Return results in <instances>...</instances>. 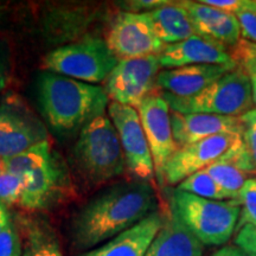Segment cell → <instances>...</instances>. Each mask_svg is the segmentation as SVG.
<instances>
[{
  "instance_id": "cell-1",
  "label": "cell",
  "mask_w": 256,
  "mask_h": 256,
  "mask_svg": "<svg viewBox=\"0 0 256 256\" xmlns=\"http://www.w3.org/2000/svg\"><path fill=\"white\" fill-rule=\"evenodd\" d=\"M156 209V192L148 183L115 184L92 198L75 216L74 246L80 250L98 247L142 222Z\"/></svg>"
},
{
  "instance_id": "cell-2",
  "label": "cell",
  "mask_w": 256,
  "mask_h": 256,
  "mask_svg": "<svg viewBox=\"0 0 256 256\" xmlns=\"http://www.w3.org/2000/svg\"><path fill=\"white\" fill-rule=\"evenodd\" d=\"M36 92L46 124L63 136L82 130L110 106L104 88L51 72L38 75Z\"/></svg>"
},
{
  "instance_id": "cell-3",
  "label": "cell",
  "mask_w": 256,
  "mask_h": 256,
  "mask_svg": "<svg viewBox=\"0 0 256 256\" xmlns=\"http://www.w3.org/2000/svg\"><path fill=\"white\" fill-rule=\"evenodd\" d=\"M72 158L80 174L92 184H102L124 174L122 146L107 115L95 118L80 130Z\"/></svg>"
},
{
  "instance_id": "cell-4",
  "label": "cell",
  "mask_w": 256,
  "mask_h": 256,
  "mask_svg": "<svg viewBox=\"0 0 256 256\" xmlns=\"http://www.w3.org/2000/svg\"><path fill=\"white\" fill-rule=\"evenodd\" d=\"M186 228L206 246H222L236 232L241 206L235 200H211L176 188L171 204Z\"/></svg>"
},
{
  "instance_id": "cell-5",
  "label": "cell",
  "mask_w": 256,
  "mask_h": 256,
  "mask_svg": "<svg viewBox=\"0 0 256 256\" xmlns=\"http://www.w3.org/2000/svg\"><path fill=\"white\" fill-rule=\"evenodd\" d=\"M172 112L182 114L203 113L241 118L255 108L247 76L234 69L192 98H177L162 92Z\"/></svg>"
},
{
  "instance_id": "cell-6",
  "label": "cell",
  "mask_w": 256,
  "mask_h": 256,
  "mask_svg": "<svg viewBox=\"0 0 256 256\" xmlns=\"http://www.w3.org/2000/svg\"><path fill=\"white\" fill-rule=\"evenodd\" d=\"M118 62L104 40L87 37L51 51L44 58V66L51 72L92 84L104 82Z\"/></svg>"
},
{
  "instance_id": "cell-7",
  "label": "cell",
  "mask_w": 256,
  "mask_h": 256,
  "mask_svg": "<svg viewBox=\"0 0 256 256\" xmlns=\"http://www.w3.org/2000/svg\"><path fill=\"white\" fill-rule=\"evenodd\" d=\"M160 68L156 55L119 60L104 81V90L113 102L138 110L156 87Z\"/></svg>"
},
{
  "instance_id": "cell-8",
  "label": "cell",
  "mask_w": 256,
  "mask_h": 256,
  "mask_svg": "<svg viewBox=\"0 0 256 256\" xmlns=\"http://www.w3.org/2000/svg\"><path fill=\"white\" fill-rule=\"evenodd\" d=\"M106 43L118 60L159 56L165 48L146 12L120 14L108 31Z\"/></svg>"
},
{
  "instance_id": "cell-9",
  "label": "cell",
  "mask_w": 256,
  "mask_h": 256,
  "mask_svg": "<svg viewBox=\"0 0 256 256\" xmlns=\"http://www.w3.org/2000/svg\"><path fill=\"white\" fill-rule=\"evenodd\" d=\"M108 114L119 134L126 168L142 182L151 180L156 174L154 162L138 110L112 101Z\"/></svg>"
},
{
  "instance_id": "cell-10",
  "label": "cell",
  "mask_w": 256,
  "mask_h": 256,
  "mask_svg": "<svg viewBox=\"0 0 256 256\" xmlns=\"http://www.w3.org/2000/svg\"><path fill=\"white\" fill-rule=\"evenodd\" d=\"M138 113L152 153L156 177L164 185L166 164L178 150L172 132L171 110L164 96L152 92L139 106Z\"/></svg>"
},
{
  "instance_id": "cell-11",
  "label": "cell",
  "mask_w": 256,
  "mask_h": 256,
  "mask_svg": "<svg viewBox=\"0 0 256 256\" xmlns=\"http://www.w3.org/2000/svg\"><path fill=\"white\" fill-rule=\"evenodd\" d=\"M48 140L44 124L19 100L0 104V160L26 151Z\"/></svg>"
},
{
  "instance_id": "cell-12",
  "label": "cell",
  "mask_w": 256,
  "mask_h": 256,
  "mask_svg": "<svg viewBox=\"0 0 256 256\" xmlns=\"http://www.w3.org/2000/svg\"><path fill=\"white\" fill-rule=\"evenodd\" d=\"M241 138V136L222 134L179 147L166 164L164 184H180L190 176L218 162Z\"/></svg>"
},
{
  "instance_id": "cell-13",
  "label": "cell",
  "mask_w": 256,
  "mask_h": 256,
  "mask_svg": "<svg viewBox=\"0 0 256 256\" xmlns=\"http://www.w3.org/2000/svg\"><path fill=\"white\" fill-rule=\"evenodd\" d=\"M162 68L176 69L197 64H215L236 68L230 51L218 42L194 34L176 44L165 46L159 55Z\"/></svg>"
},
{
  "instance_id": "cell-14",
  "label": "cell",
  "mask_w": 256,
  "mask_h": 256,
  "mask_svg": "<svg viewBox=\"0 0 256 256\" xmlns=\"http://www.w3.org/2000/svg\"><path fill=\"white\" fill-rule=\"evenodd\" d=\"M171 124L174 142L178 148L200 142L206 138L222 136V134L242 136L243 132L240 118L222 116L215 114H182L172 112Z\"/></svg>"
},
{
  "instance_id": "cell-15",
  "label": "cell",
  "mask_w": 256,
  "mask_h": 256,
  "mask_svg": "<svg viewBox=\"0 0 256 256\" xmlns=\"http://www.w3.org/2000/svg\"><path fill=\"white\" fill-rule=\"evenodd\" d=\"M236 68L215 64H197L176 69H165L158 74L156 87L177 98H192Z\"/></svg>"
},
{
  "instance_id": "cell-16",
  "label": "cell",
  "mask_w": 256,
  "mask_h": 256,
  "mask_svg": "<svg viewBox=\"0 0 256 256\" xmlns=\"http://www.w3.org/2000/svg\"><path fill=\"white\" fill-rule=\"evenodd\" d=\"M164 220L165 217L154 211L132 228L80 256H145Z\"/></svg>"
},
{
  "instance_id": "cell-17",
  "label": "cell",
  "mask_w": 256,
  "mask_h": 256,
  "mask_svg": "<svg viewBox=\"0 0 256 256\" xmlns=\"http://www.w3.org/2000/svg\"><path fill=\"white\" fill-rule=\"evenodd\" d=\"M186 8L198 36L210 38L226 48H232L241 40V28L238 18L200 2H180Z\"/></svg>"
},
{
  "instance_id": "cell-18",
  "label": "cell",
  "mask_w": 256,
  "mask_h": 256,
  "mask_svg": "<svg viewBox=\"0 0 256 256\" xmlns=\"http://www.w3.org/2000/svg\"><path fill=\"white\" fill-rule=\"evenodd\" d=\"M25 178L26 186L19 204L30 211L42 210L57 200L66 180V171L60 158L54 156L50 162Z\"/></svg>"
},
{
  "instance_id": "cell-19",
  "label": "cell",
  "mask_w": 256,
  "mask_h": 256,
  "mask_svg": "<svg viewBox=\"0 0 256 256\" xmlns=\"http://www.w3.org/2000/svg\"><path fill=\"white\" fill-rule=\"evenodd\" d=\"M203 244L170 206L162 229L145 256H202Z\"/></svg>"
},
{
  "instance_id": "cell-20",
  "label": "cell",
  "mask_w": 256,
  "mask_h": 256,
  "mask_svg": "<svg viewBox=\"0 0 256 256\" xmlns=\"http://www.w3.org/2000/svg\"><path fill=\"white\" fill-rule=\"evenodd\" d=\"M146 14L151 19L156 37L165 46L179 43L197 34L190 16L180 2H168V4Z\"/></svg>"
},
{
  "instance_id": "cell-21",
  "label": "cell",
  "mask_w": 256,
  "mask_h": 256,
  "mask_svg": "<svg viewBox=\"0 0 256 256\" xmlns=\"http://www.w3.org/2000/svg\"><path fill=\"white\" fill-rule=\"evenodd\" d=\"M51 144L49 140H44L37 145L32 146L26 151L8 159L0 160V168L12 174L26 177L36 170L46 166L52 159Z\"/></svg>"
},
{
  "instance_id": "cell-22",
  "label": "cell",
  "mask_w": 256,
  "mask_h": 256,
  "mask_svg": "<svg viewBox=\"0 0 256 256\" xmlns=\"http://www.w3.org/2000/svg\"><path fill=\"white\" fill-rule=\"evenodd\" d=\"M22 256H63L58 240L49 224L40 220L28 224L26 242Z\"/></svg>"
},
{
  "instance_id": "cell-23",
  "label": "cell",
  "mask_w": 256,
  "mask_h": 256,
  "mask_svg": "<svg viewBox=\"0 0 256 256\" xmlns=\"http://www.w3.org/2000/svg\"><path fill=\"white\" fill-rule=\"evenodd\" d=\"M204 171L210 176L226 194H230L232 200L238 197L240 191L244 186L246 182L249 179V174L240 170L235 164L229 160L224 159L223 156L218 162H214Z\"/></svg>"
},
{
  "instance_id": "cell-24",
  "label": "cell",
  "mask_w": 256,
  "mask_h": 256,
  "mask_svg": "<svg viewBox=\"0 0 256 256\" xmlns=\"http://www.w3.org/2000/svg\"><path fill=\"white\" fill-rule=\"evenodd\" d=\"M178 190L194 194V196L206 198L211 200H232L229 194H226L218 184L206 174L204 170L185 179L178 185Z\"/></svg>"
},
{
  "instance_id": "cell-25",
  "label": "cell",
  "mask_w": 256,
  "mask_h": 256,
  "mask_svg": "<svg viewBox=\"0 0 256 256\" xmlns=\"http://www.w3.org/2000/svg\"><path fill=\"white\" fill-rule=\"evenodd\" d=\"M229 51L236 68L247 76L252 89V102L256 107V43L241 38V40L235 46L230 48Z\"/></svg>"
},
{
  "instance_id": "cell-26",
  "label": "cell",
  "mask_w": 256,
  "mask_h": 256,
  "mask_svg": "<svg viewBox=\"0 0 256 256\" xmlns=\"http://www.w3.org/2000/svg\"><path fill=\"white\" fill-rule=\"evenodd\" d=\"M241 206L240 218L236 226V232L244 226H256V179L249 178L244 186L240 191L238 197L235 200Z\"/></svg>"
},
{
  "instance_id": "cell-27",
  "label": "cell",
  "mask_w": 256,
  "mask_h": 256,
  "mask_svg": "<svg viewBox=\"0 0 256 256\" xmlns=\"http://www.w3.org/2000/svg\"><path fill=\"white\" fill-rule=\"evenodd\" d=\"M26 186V178L0 168V202L5 206L19 203Z\"/></svg>"
},
{
  "instance_id": "cell-28",
  "label": "cell",
  "mask_w": 256,
  "mask_h": 256,
  "mask_svg": "<svg viewBox=\"0 0 256 256\" xmlns=\"http://www.w3.org/2000/svg\"><path fill=\"white\" fill-rule=\"evenodd\" d=\"M242 40L256 43V0H244L236 12Z\"/></svg>"
},
{
  "instance_id": "cell-29",
  "label": "cell",
  "mask_w": 256,
  "mask_h": 256,
  "mask_svg": "<svg viewBox=\"0 0 256 256\" xmlns=\"http://www.w3.org/2000/svg\"><path fill=\"white\" fill-rule=\"evenodd\" d=\"M20 236L14 220L8 224V226L0 234V256H22Z\"/></svg>"
},
{
  "instance_id": "cell-30",
  "label": "cell",
  "mask_w": 256,
  "mask_h": 256,
  "mask_svg": "<svg viewBox=\"0 0 256 256\" xmlns=\"http://www.w3.org/2000/svg\"><path fill=\"white\" fill-rule=\"evenodd\" d=\"M242 142L256 168V108L242 115Z\"/></svg>"
},
{
  "instance_id": "cell-31",
  "label": "cell",
  "mask_w": 256,
  "mask_h": 256,
  "mask_svg": "<svg viewBox=\"0 0 256 256\" xmlns=\"http://www.w3.org/2000/svg\"><path fill=\"white\" fill-rule=\"evenodd\" d=\"M235 243L250 256H256V226H244L238 232Z\"/></svg>"
},
{
  "instance_id": "cell-32",
  "label": "cell",
  "mask_w": 256,
  "mask_h": 256,
  "mask_svg": "<svg viewBox=\"0 0 256 256\" xmlns=\"http://www.w3.org/2000/svg\"><path fill=\"white\" fill-rule=\"evenodd\" d=\"M244 0H202L200 2L229 14H236Z\"/></svg>"
},
{
  "instance_id": "cell-33",
  "label": "cell",
  "mask_w": 256,
  "mask_h": 256,
  "mask_svg": "<svg viewBox=\"0 0 256 256\" xmlns=\"http://www.w3.org/2000/svg\"><path fill=\"white\" fill-rule=\"evenodd\" d=\"M126 4L128 8L132 10V12L140 11V10H150V11H153V10L159 8L162 6L168 4V2H162V0H139V2H126Z\"/></svg>"
},
{
  "instance_id": "cell-34",
  "label": "cell",
  "mask_w": 256,
  "mask_h": 256,
  "mask_svg": "<svg viewBox=\"0 0 256 256\" xmlns=\"http://www.w3.org/2000/svg\"><path fill=\"white\" fill-rule=\"evenodd\" d=\"M212 256H250L247 252H243L238 246H226L217 250Z\"/></svg>"
},
{
  "instance_id": "cell-35",
  "label": "cell",
  "mask_w": 256,
  "mask_h": 256,
  "mask_svg": "<svg viewBox=\"0 0 256 256\" xmlns=\"http://www.w3.org/2000/svg\"><path fill=\"white\" fill-rule=\"evenodd\" d=\"M10 222H11V217H10L8 211L6 209V206L0 202V234L8 226Z\"/></svg>"
},
{
  "instance_id": "cell-36",
  "label": "cell",
  "mask_w": 256,
  "mask_h": 256,
  "mask_svg": "<svg viewBox=\"0 0 256 256\" xmlns=\"http://www.w3.org/2000/svg\"><path fill=\"white\" fill-rule=\"evenodd\" d=\"M6 82H8V68H6V62L4 57L0 54V94L4 90Z\"/></svg>"
}]
</instances>
